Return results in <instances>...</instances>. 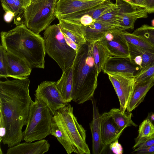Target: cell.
<instances>
[{"instance_id": "cell-23", "label": "cell", "mask_w": 154, "mask_h": 154, "mask_svg": "<svg viewBox=\"0 0 154 154\" xmlns=\"http://www.w3.org/2000/svg\"><path fill=\"white\" fill-rule=\"evenodd\" d=\"M135 82L115 90L120 103L119 109L122 113L125 112L133 91Z\"/></svg>"}, {"instance_id": "cell-13", "label": "cell", "mask_w": 154, "mask_h": 154, "mask_svg": "<svg viewBox=\"0 0 154 154\" xmlns=\"http://www.w3.org/2000/svg\"><path fill=\"white\" fill-rule=\"evenodd\" d=\"M91 100L93 107V118L90 124L92 136V152L93 154H101L107 146L102 143L101 137V123L102 114H100L97 106L96 102L93 97Z\"/></svg>"}, {"instance_id": "cell-6", "label": "cell", "mask_w": 154, "mask_h": 154, "mask_svg": "<svg viewBox=\"0 0 154 154\" xmlns=\"http://www.w3.org/2000/svg\"><path fill=\"white\" fill-rule=\"evenodd\" d=\"M46 53L63 72L72 65L77 52L66 43L59 23L50 25L43 33Z\"/></svg>"}, {"instance_id": "cell-47", "label": "cell", "mask_w": 154, "mask_h": 154, "mask_svg": "<svg viewBox=\"0 0 154 154\" xmlns=\"http://www.w3.org/2000/svg\"><path fill=\"white\" fill-rule=\"evenodd\" d=\"M37 0H30L31 3L34 2L36 1Z\"/></svg>"}, {"instance_id": "cell-18", "label": "cell", "mask_w": 154, "mask_h": 154, "mask_svg": "<svg viewBox=\"0 0 154 154\" xmlns=\"http://www.w3.org/2000/svg\"><path fill=\"white\" fill-rule=\"evenodd\" d=\"M154 85V78L145 82L135 83L133 93L128 103L126 110L130 112L143 101L147 92Z\"/></svg>"}, {"instance_id": "cell-32", "label": "cell", "mask_w": 154, "mask_h": 154, "mask_svg": "<svg viewBox=\"0 0 154 154\" xmlns=\"http://www.w3.org/2000/svg\"><path fill=\"white\" fill-rule=\"evenodd\" d=\"M6 51L2 44L0 45V77H8L7 64L5 57Z\"/></svg>"}, {"instance_id": "cell-39", "label": "cell", "mask_w": 154, "mask_h": 154, "mask_svg": "<svg viewBox=\"0 0 154 154\" xmlns=\"http://www.w3.org/2000/svg\"><path fill=\"white\" fill-rule=\"evenodd\" d=\"M148 13L154 12V0H147L144 8Z\"/></svg>"}, {"instance_id": "cell-25", "label": "cell", "mask_w": 154, "mask_h": 154, "mask_svg": "<svg viewBox=\"0 0 154 154\" xmlns=\"http://www.w3.org/2000/svg\"><path fill=\"white\" fill-rule=\"evenodd\" d=\"M117 7L116 3H113L111 0H107L97 8L87 11L86 14L90 15L96 20L103 15L113 11Z\"/></svg>"}, {"instance_id": "cell-28", "label": "cell", "mask_w": 154, "mask_h": 154, "mask_svg": "<svg viewBox=\"0 0 154 154\" xmlns=\"http://www.w3.org/2000/svg\"><path fill=\"white\" fill-rule=\"evenodd\" d=\"M154 136V126L147 117L141 123L138 130V135L135 142L139 140Z\"/></svg>"}, {"instance_id": "cell-16", "label": "cell", "mask_w": 154, "mask_h": 154, "mask_svg": "<svg viewBox=\"0 0 154 154\" xmlns=\"http://www.w3.org/2000/svg\"><path fill=\"white\" fill-rule=\"evenodd\" d=\"M82 26L86 40L90 43L100 40L107 32L117 28L113 24L97 20L90 25Z\"/></svg>"}, {"instance_id": "cell-38", "label": "cell", "mask_w": 154, "mask_h": 154, "mask_svg": "<svg viewBox=\"0 0 154 154\" xmlns=\"http://www.w3.org/2000/svg\"><path fill=\"white\" fill-rule=\"evenodd\" d=\"M80 24L84 26H87L94 23L96 20L90 15L86 14L82 16L79 20Z\"/></svg>"}, {"instance_id": "cell-34", "label": "cell", "mask_w": 154, "mask_h": 154, "mask_svg": "<svg viewBox=\"0 0 154 154\" xmlns=\"http://www.w3.org/2000/svg\"><path fill=\"white\" fill-rule=\"evenodd\" d=\"M154 145V136L146 138L141 139L136 142L133 147V150L140 147Z\"/></svg>"}, {"instance_id": "cell-7", "label": "cell", "mask_w": 154, "mask_h": 154, "mask_svg": "<svg viewBox=\"0 0 154 154\" xmlns=\"http://www.w3.org/2000/svg\"><path fill=\"white\" fill-rule=\"evenodd\" d=\"M52 115L43 101L35 98L30 106L26 128L23 131V140L31 143L44 139L50 135Z\"/></svg>"}, {"instance_id": "cell-45", "label": "cell", "mask_w": 154, "mask_h": 154, "mask_svg": "<svg viewBox=\"0 0 154 154\" xmlns=\"http://www.w3.org/2000/svg\"><path fill=\"white\" fill-rule=\"evenodd\" d=\"M123 0V1H126V2H129V3H130L133 4H132V0Z\"/></svg>"}, {"instance_id": "cell-46", "label": "cell", "mask_w": 154, "mask_h": 154, "mask_svg": "<svg viewBox=\"0 0 154 154\" xmlns=\"http://www.w3.org/2000/svg\"><path fill=\"white\" fill-rule=\"evenodd\" d=\"M151 23L152 26L154 27V19L152 20Z\"/></svg>"}, {"instance_id": "cell-48", "label": "cell", "mask_w": 154, "mask_h": 154, "mask_svg": "<svg viewBox=\"0 0 154 154\" xmlns=\"http://www.w3.org/2000/svg\"></svg>"}, {"instance_id": "cell-42", "label": "cell", "mask_w": 154, "mask_h": 154, "mask_svg": "<svg viewBox=\"0 0 154 154\" xmlns=\"http://www.w3.org/2000/svg\"><path fill=\"white\" fill-rule=\"evenodd\" d=\"M14 14L11 12H5L4 15V19L7 23L10 22L13 18L14 17Z\"/></svg>"}, {"instance_id": "cell-8", "label": "cell", "mask_w": 154, "mask_h": 154, "mask_svg": "<svg viewBox=\"0 0 154 154\" xmlns=\"http://www.w3.org/2000/svg\"><path fill=\"white\" fill-rule=\"evenodd\" d=\"M107 0H58L55 15L58 20L80 24L81 17L88 11L94 10Z\"/></svg>"}, {"instance_id": "cell-33", "label": "cell", "mask_w": 154, "mask_h": 154, "mask_svg": "<svg viewBox=\"0 0 154 154\" xmlns=\"http://www.w3.org/2000/svg\"><path fill=\"white\" fill-rule=\"evenodd\" d=\"M1 5L5 12H11L14 13V18L20 14V12L16 6L14 0H1Z\"/></svg>"}, {"instance_id": "cell-1", "label": "cell", "mask_w": 154, "mask_h": 154, "mask_svg": "<svg viewBox=\"0 0 154 154\" xmlns=\"http://www.w3.org/2000/svg\"><path fill=\"white\" fill-rule=\"evenodd\" d=\"M0 81V142L12 147L23 140L32 101L29 78Z\"/></svg>"}, {"instance_id": "cell-31", "label": "cell", "mask_w": 154, "mask_h": 154, "mask_svg": "<svg viewBox=\"0 0 154 154\" xmlns=\"http://www.w3.org/2000/svg\"><path fill=\"white\" fill-rule=\"evenodd\" d=\"M51 135L55 137L58 142L63 146L67 153H69V147L68 143L58 126L52 120L51 126Z\"/></svg>"}, {"instance_id": "cell-36", "label": "cell", "mask_w": 154, "mask_h": 154, "mask_svg": "<svg viewBox=\"0 0 154 154\" xmlns=\"http://www.w3.org/2000/svg\"><path fill=\"white\" fill-rule=\"evenodd\" d=\"M133 154H154V145L147 147L137 148L134 149Z\"/></svg>"}, {"instance_id": "cell-35", "label": "cell", "mask_w": 154, "mask_h": 154, "mask_svg": "<svg viewBox=\"0 0 154 154\" xmlns=\"http://www.w3.org/2000/svg\"><path fill=\"white\" fill-rule=\"evenodd\" d=\"M14 1L16 6L20 12V14L18 16L22 13L24 10L31 3L30 0H14Z\"/></svg>"}, {"instance_id": "cell-24", "label": "cell", "mask_w": 154, "mask_h": 154, "mask_svg": "<svg viewBox=\"0 0 154 154\" xmlns=\"http://www.w3.org/2000/svg\"><path fill=\"white\" fill-rule=\"evenodd\" d=\"M120 32L128 43L154 53V46L143 38L124 31Z\"/></svg>"}, {"instance_id": "cell-37", "label": "cell", "mask_w": 154, "mask_h": 154, "mask_svg": "<svg viewBox=\"0 0 154 154\" xmlns=\"http://www.w3.org/2000/svg\"><path fill=\"white\" fill-rule=\"evenodd\" d=\"M118 140L114 142L109 145V148L113 153L116 154H122L123 149L121 144L119 143Z\"/></svg>"}, {"instance_id": "cell-2", "label": "cell", "mask_w": 154, "mask_h": 154, "mask_svg": "<svg viewBox=\"0 0 154 154\" xmlns=\"http://www.w3.org/2000/svg\"><path fill=\"white\" fill-rule=\"evenodd\" d=\"M6 51L28 63L32 68L44 69L46 52L43 38L23 24L0 33Z\"/></svg>"}, {"instance_id": "cell-15", "label": "cell", "mask_w": 154, "mask_h": 154, "mask_svg": "<svg viewBox=\"0 0 154 154\" xmlns=\"http://www.w3.org/2000/svg\"><path fill=\"white\" fill-rule=\"evenodd\" d=\"M50 147L48 141L44 139L32 143L26 142L9 147L6 154H43Z\"/></svg>"}, {"instance_id": "cell-4", "label": "cell", "mask_w": 154, "mask_h": 154, "mask_svg": "<svg viewBox=\"0 0 154 154\" xmlns=\"http://www.w3.org/2000/svg\"><path fill=\"white\" fill-rule=\"evenodd\" d=\"M66 140L69 153L90 154V151L86 142V131L79 124L73 113L70 104L57 110L52 116Z\"/></svg>"}, {"instance_id": "cell-20", "label": "cell", "mask_w": 154, "mask_h": 154, "mask_svg": "<svg viewBox=\"0 0 154 154\" xmlns=\"http://www.w3.org/2000/svg\"><path fill=\"white\" fill-rule=\"evenodd\" d=\"M91 44L97 77L106 60L111 55L105 44L101 40Z\"/></svg>"}, {"instance_id": "cell-10", "label": "cell", "mask_w": 154, "mask_h": 154, "mask_svg": "<svg viewBox=\"0 0 154 154\" xmlns=\"http://www.w3.org/2000/svg\"><path fill=\"white\" fill-rule=\"evenodd\" d=\"M141 70L130 58L110 56L106 60L103 69L104 73L135 76Z\"/></svg>"}, {"instance_id": "cell-11", "label": "cell", "mask_w": 154, "mask_h": 154, "mask_svg": "<svg viewBox=\"0 0 154 154\" xmlns=\"http://www.w3.org/2000/svg\"><path fill=\"white\" fill-rule=\"evenodd\" d=\"M120 31L115 28L107 32L100 40L105 44L111 56L130 58L128 43Z\"/></svg>"}, {"instance_id": "cell-21", "label": "cell", "mask_w": 154, "mask_h": 154, "mask_svg": "<svg viewBox=\"0 0 154 154\" xmlns=\"http://www.w3.org/2000/svg\"><path fill=\"white\" fill-rule=\"evenodd\" d=\"M111 116L116 124L121 130L124 131L127 127L131 126L137 127L133 122L130 112H125L122 113L119 108H112L109 111Z\"/></svg>"}, {"instance_id": "cell-22", "label": "cell", "mask_w": 154, "mask_h": 154, "mask_svg": "<svg viewBox=\"0 0 154 154\" xmlns=\"http://www.w3.org/2000/svg\"><path fill=\"white\" fill-rule=\"evenodd\" d=\"M128 45L130 59L132 60L135 56H141L143 62L141 69L148 66L154 62V53L129 43Z\"/></svg>"}, {"instance_id": "cell-27", "label": "cell", "mask_w": 154, "mask_h": 154, "mask_svg": "<svg viewBox=\"0 0 154 154\" xmlns=\"http://www.w3.org/2000/svg\"><path fill=\"white\" fill-rule=\"evenodd\" d=\"M107 74L115 90L135 82V76L113 73Z\"/></svg>"}, {"instance_id": "cell-14", "label": "cell", "mask_w": 154, "mask_h": 154, "mask_svg": "<svg viewBox=\"0 0 154 154\" xmlns=\"http://www.w3.org/2000/svg\"><path fill=\"white\" fill-rule=\"evenodd\" d=\"M101 123V137L102 143L107 146L118 139L123 131L116 124L109 112L102 114Z\"/></svg>"}, {"instance_id": "cell-19", "label": "cell", "mask_w": 154, "mask_h": 154, "mask_svg": "<svg viewBox=\"0 0 154 154\" xmlns=\"http://www.w3.org/2000/svg\"><path fill=\"white\" fill-rule=\"evenodd\" d=\"M72 85L73 66L72 65L63 72L60 79L56 82V88L66 103H69L72 101Z\"/></svg>"}, {"instance_id": "cell-26", "label": "cell", "mask_w": 154, "mask_h": 154, "mask_svg": "<svg viewBox=\"0 0 154 154\" xmlns=\"http://www.w3.org/2000/svg\"><path fill=\"white\" fill-rule=\"evenodd\" d=\"M117 4V7L115 10L103 15L96 20L110 23L116 26L118 28L121 23L122 15L121 8L119 5Z\"/></svg>"}, {"instance_id": "cell-9", "label": "cell", "mask_w": 154, "mask_h": 154, "mask_svg": "<svg viewBox=\"0 0 154 154\" xmlns=\"http://www.w3.org/2000/svg\"><path fill=\"white\" fill-rule=\"evenodd\" d=\"M56 82H42L35 91V98L43 101L47 106L53 116L56 112L69 103L63 100L56 87Z\"/></svg>"}, {"instance_id": "cell-17", "label": "cell", "mask_w": 154, "mask_h": 154, "mask_svg": "<svg viewBox=\"0 0 154 154\" xmlns=\"http://www.w3.org/2000/svg\"><path fill=\"white\" fill-rule=\"evenodd\" d=\"M60 30L64 35L75 43L79 47L87 41L82 25L74 22L60 20Z\"/></svg>"}, {"instance_id": "cell-29", "label": "cell", "mask_w": 154, "mask_h": 154, "mask_svg": "<svg viewBox=\"0 0 154 154\" xmlns=\"http://www.w3.org/2000/svg\"><path fill=\"white\" fill-rule=\"evenodd\" d=\"M143 38L154 46V27L147 24L142 25L132 33Z\"/></svg>"}, {"instance_id": "cell-40", "label": "cell", "mask_w": 154, "mask_h": 154, "mask_svg": "<svg viewBox=\"0 0 154 154\" xmlns=\"http://www.w3.org/2000/svg\"><path fill=\"white\" fill-rule=\"evenodd\" d=\"M64 36L67 44L77 52L79 47L75 43L68 37L64 35Z\"/></svg>"}, {"instance_id": "cell-30", "label": "cell", "mask_w": 154, "mask_h": 154, "mask_svg": "<svg viewBox=\"0 0 154 154\" xmlns=\"http://www.w3.org/2000/svg\"><path fill=\"white\" fill-rule=\"evenodd\" d=\"M154 78V62L148 66L141 69L135 76V83L149 81Z\"/></svg>"}, {"instance_id": "cell-3", "label": "cell", "mask_w": 154, "mask_h": 154, "mask_svg": "<svg viewBox=\"0 0 154 154\" xmlns=\"http://www.w3.org/2000/svg\"><path fill=\"white\" fill-rule=\"evenodd\" d=\"M72 66V101L82 104L94 97L97 86V77L91 43L87 42L79 47Z\"/></svg>"}, {"instance_id": "cell-5", "label": "cell", "mask_w": 154, "mask_h": 154, "mask_svg": "<svg viewBox=\"0 0 154 154\" xmlns=\"http://www.w3.org/2000/svg\"><path fill=\"white\" fill-rule=\"evenodd\" d=\"M58 1L37 0L31 3L22 13L14 19V24L17 26L23 24L39 34L57 18L55 12Z\"/></svg>"}, {"instance_id": "cell-44", "label": "cell", "mask_w": 154, "mask_h": 154, "mask_svg": "<svg viewBox=\"0 0 154 154\" xmlns=\"http://www.w3.org/2000/svg\"><path fill=\"white\" fill-rule=\"evenodd\" d=\"M147 117L154 126V113H151L148 114Z\"/></svg>"}, {"instance_id": "cell-43", "label": "cell", "mask_w": 154, "mask_h": 154, "mask_svg": "<svg viewBox=\"0 0 154 154\" xmlns=\"http://www.w3.org/2000/svg\"><path fill=\"white\" fill-rule=\"evenodd\" d=\"M134 63L139 66L141 69L143 62V60L141 55H137L135 56L132 60Z\"/></svg>"}, {"instance_id": "cell-41", "label": "cell", "mask_w": 154, "mask_h": 154, "mask_svg": "<svg viewBox=\"0 0 154 154\" xmlns=\"http://www.w3.org/2000/svg\"><path fill=\"white\" fill-rule=\"evenodd\" d=\"M147 0H132V4L140 7L145 8Z\"/></svg>"}, {"instance_id": "cell-12", "label": "cell", "mask_w": 154, "mask_h": 154, "mask_svg": "<svg viewBox=\"0 0 154 154\" xmlns=\"http://www.w3.org/2000/svg\"><path fill=\"white\" fill-rule=\"evenodd\" d=\"M5 57L8 77L20 80L29 78L32 68L28 63L6 51Z\"/></svg>"}]
</instances>
